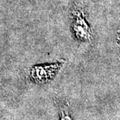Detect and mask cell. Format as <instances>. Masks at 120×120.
Here are the masks:
<instances>
[{"label":"cell","mask_w":120,"mask_h":120,"mask_svg":"<svg viewBox=\"0 0 120 120\" xmlns=\"http://www.w3.org/2000/svg\"><path fill=\"white\" fill-rule=\"evenodd\" d=\"M71 27L75 38L81 42H89L93 38V31L87 21L84 9L74 4L71 10Z\"/></svg>","instance_id":"6da1fadb"},{"label":"cell","mask_w":120,"mask_h":120,"mask_svg":"<svg viewBox=\"0 0 120 120\" xmlns=\"http://www.w3.org/2000/svg\"><path fill=\"white\" fill-rule=\"evenodd\" d=\"M64 65V61H59L49 64L35 65L29 69L28 75L30 79L34 83H46L56 77Z\"/></svg>","instance_id":"7a4b0ae2"}]
</instances>
